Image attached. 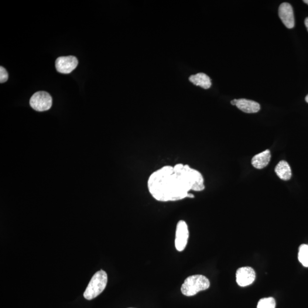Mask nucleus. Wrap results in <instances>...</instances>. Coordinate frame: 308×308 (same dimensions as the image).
I'll list each match as a JSON object with an SVG mask.
<instances>
[{
    "mask_svg": "<svg viewBox=\"0 0 308 308\" xmlns=\"http://www.w3.org/2000/svg\"><path fill=\"white\" fill-rule=\"evenodd\" d=\"M147 185L151 195L163 202L194 198L190 191L205 189L204 178L199 171L183 163L164 166L154 171L149 177Z\"/></svg>",
    "mask_w": 308,
    "mask_h": 308,
    "instance_id": "1",
    "label": "nucleus"
},
{
    "mask_svg": "<svg viewBox=\"0 0 308 308\" xmlns=\"http://www.w3.org/2000/svg\"><path fill=\"white\" fill-rule=\"evenodd\" d=\"M210 281L206 277L195 275L188 277L181 287V292L184 296L190 297L197 294L202 290L209 288Z\"/></svg>",
    "mask_w": 308,
    "mask_h": 308,
    "instance_id": "2",
    "label": "nucleus"
},
{
    "mask_svg": "<svg viewBox=\"0 0 308 308\" xmlns=\"http://www.w3.org/2000/svg\"><path fill=\"white\" fill-rule=\"evenodd\" d=\"M108 275L104 270H101L94 274L84 293L86 299H95L105 289L108 283Z\"/></svg>",
    "mask_w": 308,
    "mask_h": 308,
    "instance_id": "3",
    "label": "nucleus"
},
{
    "mask_svg": "<svg viewBox=\"0 0 308 308\" xmlns=\"http://www.w3.org/2000/svg\"><path fill=\"white\" fill-rule=\"evenodd\" d=\"M52 98L45 91H38L30 99V105L37 111H44L49 110L52 106Z\"/></svg>",
    "mask_w": 308,
    "mask_h": 308,
    "instance_id": "4",
    "label": "nucleus"
},
{
    "mask_svg": "<svg viewBox=\"0 0 308 308\" xmlns=\"http://www.w3.org/2000/svg\"><path fill=\"white\" fill-rule=\"evenodd\" d=\"M188 238H189V231H188L186 222L180 220L176 225V241H175L176 248L178 251H183L186 247Z\"/></svg>",
    "mask_w": 308,
    "mask_h": 308,
    "instance_id": "5",
    "label": "nucleus"
},
{
    "mask_svg": "<svg viewBox=\"0 0 308 308\" xmlns=\"http://www.w3.org/2000/svg\"><path fill=\"white\" fill-rule=\"evenodd\" d=\"M256 279L255 270L251 267L245 266L239 268L236 273V282L239 286L244 287L251 285Z\"/></svg>",
    "mask_w": 308,
    "mask_h": 308,
    "instance_id": "6",
    "label": "nucleus"
},
{
    "mask_svg": "<svg viewBox=\"0 0 308 308\" xmlns=\"http://www.w3.org/2000/svg\"><path fill=\"white\" fill-rule=\"evenodd\" d=\"M77 58L74 56L60 57L56 61V67L58 72L62 74H69L77 67Z\"/></svg>",
    "mask_w": 308,
    "mask_h": 308,
    "instance_id": "7",
    "label": "nucleus"
},
{
    "mask_svg": "<svg viewBox=\"0 0 308 308\" xmlns=\"http://www.w3.org/2000/svg\"><path fill=\"white\" fill-rule=\"evenodd\" d=\"M279 15L281 20L287 28H293L294 17L293 8L290 3L284 2L280 5L279 9Z\"/></svg>",
    "mask_w": 308,
    "mask_h": 308,
    "instance_id": "8",
    "label": "nucleus"
},
{
    "mask_svg": "<svg viewBox=\"0 0 308 308\" xmlns=\"http://www.w3.org/2000/svg\"><path fill=\"white\" fill-rule=\"evenodd\" d=\"M271 158L269 150H266L264 152L257 154L253 157L251 161L252 166L257 169H263L268 165Z\"/></svg>",
    "mask_w": 308,
    "mask_h": 308,
    "instance_id": "9",
    "label": "nucleus"
},
{
    "mask_svg": "<svg viewBox=\"0 0 308 308\" xmlns=\"http://www.w3.org/2000/svg\"><path fill=\"white\" fill-rule=\"evenodd\" d=\"M236 106L241 111L246 113H256L260 110L259 103L246 99H237Z\"/></svg>",
    "mask_w": 308,
    "mask_h": 308,
    "instance_id": "10",
    "label": "nucleus"
},
{
    "mask_svg": "<svg viewBox=\"0 0 308 308\" xmlns=\"http://www.w3.org/2000/svg\"><path fill=\"white\" fill-rule=\"evenodd\" d=\"M275 173L277 176L283 180H289L292 177V170L288 163L285 160H282L277 164Z\"/></svg>",
    "mask_w": 308,
    "mask_h": 308,
    "instance_id": "11",
    "label": "nucleus"
},
{
    "mask_svg": "<svg viewBox=\"0 0 308 308\" xmlns=\"http://www.w3.org/2000/svg\"><path fill=\"white\" fill-rule=\"evenodd\" d=\"M189 80L195 85L198 86L204 89L210 88L212 85L210 77L202 73L191 75Z\"/></svg>",
    "mask_w": 308,
    "mask_h": 308,
    "instance_id": "12",
    "label": "nucleus"
},
{
    "mask_svg": "<svg viewBox=\"0 0 308 308\" xmlns=\"http://www.w3.org/2000/svg\"><path fill=\"white\" fill-rule=\"evenodd\" d=\"M298 258L301 264L308 267V245L303 244L300 246Z\"/></svg>",
    "mask_w": 308,
    "mask_h": 308,
    "instance_id": "13",
    "label": "nucleus"
},
{
    "mask_svg": "<svg viewBox=\"0 0 308 308\" xmlns=\"http://www.w3.org/2000/svg\"><path fill=\"white\" fill-rule=\"evenodd\" d=\"M275 300L273 297H267L259 300L257 308H275Z\"/></svg>",
    "mask_w": 308,
    "mask_h": 308,
    "instance_id": "14",
    "label": "nucleus"
},
{
    "mask_svg": "<svg viewBox=\"0 0 308 308\" xmlns=\"http://www.w3.org/2000/svg\"><path fill=\"white\" fill-rule=\"evenodd\" d=\"M8 80V74L4 67H0V82L4 83Z\"/></svg>",
    "mask_w": 308,
    "mask_h": 308,
    "instance_id": "15",
    "label": "nucleus"
},
{
    "mask_svg": "<svg viewBox=\"0 0 308 308\" xmlns=\"http://www.w3.org/2000/svg\"><path fill=\"white\" fill-rule=\"evenodd\" d=\"M305 25H306V26L307 27V28L308 31V17H307V18H306V19L305 20Z\"/></svg>",
    "mask_w": 308,
    "mask_h": 308,
    "instance_id": "16",
    "label": "nucleus"
},
{
    "mask_svg": "<svg viewBox=\"0 0 308 308\" xmlns=\"http://www.w3.org/2000/svg\"><path fill=\"white\" fill-rule=\"evenodd\" d=\"M236 102H237V99H235L231 102L232 105L236 106Z\"/></svg>",
    "mask_w": 308,
    "mask_h": 308,
    "instance_id": "17",
    "label": "nucleus"
},
{
    "mask_svg": "<svg viewBox=\"0 0 308 308\" xmlns=\"http://www.w3.org/2000/svg\"><path fill=\"white\" fill-rule=\"evenodd\" d=\"M306 101L307 103H308V94L307 95V97H306Z\"/></svg>",
    "mask_w": 308,
    "mask_h": 308,
    "instance_id": "18",
    "label": "nucleus"
},
{
    "mask_svg": "<svg viewBox=\"0 0 308 308\" xmlns=\"http://www.w3.org/2000/svg\"><path fill=\"white\" fill-rule=\"evenodd\" d=\"M304 2L308 5V0H304Z\"/></svg>",
    "mask_w": 308,
    "mask_h": 308,
    "instance_id": "19",
    "label": "nucleus"
},
{
    "mask_svg": "<svg viewBox=\"0 0 308 308\" xmlns=\"http://www.w3.org/2000/svg\"></svg>",
    "mask_w": 308,
    "mask_h": 308,
    "instance_id": "20",
    "label": "nucleus"
}]
</instances>
